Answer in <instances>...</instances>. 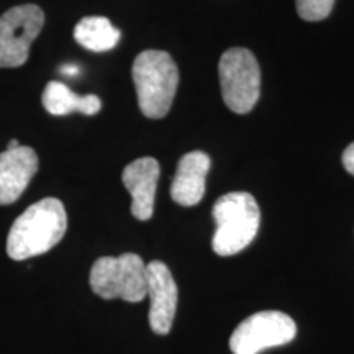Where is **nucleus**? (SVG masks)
Masks as SVG:
<instances>
[{
    "mask_svg": "<svg viewBox=\"0 0 354 354\" xmlns=\"http://www.w3.org/2000/svg\"><path fill=\"white\" fill-rule=\"evenodd\" d=\"M297 12L304 20L320 21L333 10L335 0H295Z\"/></svg>",
    "mask_w": 354,
    "mask_h": 354,
    "instance_id": "14",
    "label": "nucleus"
},
{
    "mask_svg": "<svg viewBox=\"0 0 354 354\" xmlns=\"http://www.w3.org/2000/svg\"><path fill=\"white\" fill-rule=\"evenodd\" d=\"M38 171V156L30 146L0 153V205L19 201Z\"/></svg>",
    "mask_w": 354,
    "mask_h": 354,
    "instance_id": "10",
    "label": "nucleus"
},
{
    "mask_svg": "<svg viewBox=\"0 0 354 354\" xmlns=\"http://www.w3.org/2000/svg\"><path fill=\"white\" fill-rule=\"evenodd\" d=\"M88 282L94 294L102 299L138 304L146 297V264L135 253L117 258L104 256L92 266Z\"/></svg>",
    "mask_w": 354,
    "mask_h": 354,
    "instance_id": "4",
    "label": "nucleus"
},
{
    "mask_svg": "<svg viewBox=\"0 0 354 354\" xmlns=\"http://www.w3.org/2000/svg\"><path fill=\"white\" fill-rule=\"evenodd\" d=\"M133 82L141 113L148 118H162L169 113L179 84V71L169 53L148 50L133 63Z\"/></svg>",
    "mask_w": 354,
    "mask_h": 354,
    "instance_id": "2",
    "label": "nucleus"
},
{
    "mask_svg": "<svg viewBox=\"0 0 354 354\" xmlns=\"http://www.w3.org/2000/svg\"><path fill=\"white\" fill-rule=\"evenodd\" d=\"M212 215L216 225L212 248L218 256L240 253L253 243L258 234L261 212L251 194H225L215 202Z\"/></svg>",
    "mask_w": 354,
    "mask_h": 354,
    "instance_id": "3",
    "label": "nucleus"
},
{
    "mask_svg": "<svg viewBox=\"0 0 354 354\" xmlns=\"http://www.w3.org/2000/svg\"><path fill=\"white\" fill-rule=\"evenodd\" d=\"M146 297H149V326L156 335L171 331L177 310V286L162 261L146 264Z\"/></svg>",
    "mask_w": 354,
    "mask_h": 354,
    "instance_id": "8",
    "label": "nucleus"
},
{
    "mask_svg": "<svg viewBox=\"0 0 354 354\" xmlns=\"http://www.w3.org/2000/svg\"><path fill=\"white\" fill-rule=\"evenodd\" d=\"M44 25V13L38 6L12 7L0 15V69L19 68L28 59L30 46Z\"/></svg>",
    "mask_w": 354,
    "mask_h": 354,
    "instance_id": "7",
    "label": "nucleus"
},
{
    "mask_svg": "<svg viewBox=\"0 0 354 354\" xmlns=\"http://www.w3.org/2000/svg\"><path fill=\"white\" fill-rule=\"evenodd\" d=\"M41 100L43 107L51 115H69L73 112L95 115L102 109V102L97 95H79L59 81L46 84Z\"/></svg>",
    "mask_w": 354,
    "mask_h": 354,
    "instance_id": "12",
    "label": "nucleus"
},
{
    "mask_svg": "<svg viewBox=\"0 0 354 354\" xmlns=\"http://www.w3.org/2000/svg\"><path fill=\"white\" fill-rule=\"evenodd\" d=\"M68 215L63 202L55 197L30 205L13 221L7 238V254L13 261H25L48 253L64 238Z\"/></svg>",
    "mask_w": 354,
    "mask_h": 354,
    "instance_id": "1",
    "label": "nucleus"
},
{
    "mask_svg": "<svg viewBox=\"0 0 354 354\" xmlns=\"http://www.w3.org/2000/svg\"><path fill=\"white\" fill-rule=\"evenodd\" d=\"M159 179V162L154 158H140L123 169L122 180L131 196V215L146 221L153 216Z\"/></svg>",
    "mask_w": 354,
    "mask_h": 354,
    "instance_id": "9",
    "label": "nucleus"
},
{
    "mask_svg": "<svg viewBox=\"0 0 354 354\" xmlns=\"http://www.w3.org/2000/svg\"><path fill=\"white\" fill-rule=\"evenodd\" d=\"M343 166L349 174L354 176V143H351L343 153Z\"/></svg>",
    "mask_w": 354,
    "mask_h": 354,
    "instance_id": "15",
    "label": "nucleus"
},
{
    "mask_svg": "<svg viewBox=\"0 0 354 354\" xmlns=\"http://www.w3.org/2000/svg\"><path fill=\"white\" fill-rule=\"evenodd\" d=\"M61 71H63L66 76H74V74L79 73V68H76V66H64Z\"/></svg>",
    "mask_w": 354,
    "mask_h": 354,
    "instance_id": "16",
    "label": "nucleus"
},
{
    "mask_svg": "<svg viewBox=\"0 0 354 354\" xmlns=\"http://www.w3.org/2000/svg\"><path fill=\"white\" fill-rule=\"evenodd\" d=\"M221 95L234 113H248L254 109L261 92V71L253 53L246 48H230L218 63Z\"/></svg>",
    "mask_w": 354,
    "mask_h": 354,
    "instance_id": "5",
    "label": "nucleus"
},
{
    "mask_svg": "<svg viewBox=\"0 0 354 354\" xmlns=\"http://www.w3.org/2000/svg\"><path fill=\"white\" fill-rule=\"evenodd\" d=\"M17 148H20L19 141H17V140H10V143H8L7 149H17Z\"/></svg>",
    "mask_w": 354,
    "mask_h": 354,
    "instance_id": "17",
    "label": "nucleus"
},
{
    "mask_svg": "<svg viewBox=\"0 0 354 354\" xmlns=\"http://www.w3.org/2000/svg\"><path fill=\"white\" fill-rule=\"evenodd\" d=\"M210 158L203 151H190L179 159L171 185L172 201L183 207H194L205 194V179L210 171Z\"/></svg>",
    "mask_w": 354,
    "mask_h": 354,
    "instance_id": "11",
    "label": "nucleus"
},
{
    "mask_svg": "<svg viewBox=\"0 0 354 354\" xmlns=\"http://www.w3.org/2000/svg\"><path fill=\"white\" fill-rule=\"evenodd\" d=\"M297 335V325L287 313L266 310L248 317L233 331L230 349L233 354H258L268 348L290 343Z\"/></svg>",
    "mask_w": 354,
    "mask_h": 354,
    "instance_id": "6",
    "label": "nucleus"
},
{
    "mask_svg": "<svg viewBox=\"0 0 354 354\" xmlns=\"http://www.w3.org/2000/svg\"><path fill=\"white\" fill-rule=\"evenodd\" d=\"M74 38L88 51H110L120 41V30L105 17H84L74 28Z\"/></svg>",
    "mask_w": 354,
    "mask_h": 354,
    "instance_id": "13",
    "label": "nucleus"
}]
</instances>
